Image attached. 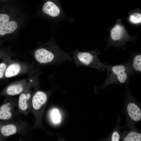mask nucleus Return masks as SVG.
Instances as JSON below:
<instances>
[{
  "mask_svg": "<svg viewBox=\"0 0 141 141\" xmlns=\"http://www.w3.org/2000/svg\"><path fill=\"white\" fill-rule=\"evenodd\" d=\"M106 68L107 77L104 83L101 86V88L112 84H124L133 72L128 63L118 65H107Z\"/></svg>",
  "mask_w": 141,
  "mask_h": 141,
  "instance_id": "1",
  "label": "nucleus"
},
{
  "mask_svg": "<svg viewBox=\"0 0 141 141\" xmlns=\"http://www.w3.org/2000/svg\"><path fill=\"white\" fill-rule=\"evenodd\" d=\"M49 94L40 90H37L33 92L31 110L35 119L34 124L32 127L33 130L43 128L42 119L49 98Z\"/></svg>",
  "mask_w": 141,
  "mask_h": 141,
  "instance_id": "2",
  "label": "nucleus"
},
{
  "mask_svg": "<svg viewBox=\"0 0 141 141\" xmlns=\"http://www.w3.org/2000/svg\"><path fill=\"white\" fill-rule=\"evenodd\" d=\"M26 122L21 120L9 122L0 121V134L5 139L15 134H19L24 137L31 136L33 130Z\"/></svg>",
  "mask_w": 141,
  "mask_h": 141,
  "instance_id": "3",
  "label": "nucleus"
},
{
  "mask_svg": "<svg viewBox=\"0 0 141 141\" xmlns=\"http://www.w3.org/2000/svg\"><path fill=\"white\" fill-rule=\"evenodd\" d=\"M73 57L77 66L89 67L101 71L106 68V64L100 61L95 51H76L74 53Z\"/></svg>",
  "mask_w": 141,
  "mask_h": 141,
  "instance_id": "4",
  "label": "nucleus"
},
{
  "mask_svg": "<svg viewBox=\"0 0 141 141\" xmlns=\"http://www.w3.org/2000/svg\"><path fill=\"white\" fill-rule=\"evenodd\" d=\"M33 94V92L28 89L20 94L16 106V111L20 115L26 116L31 112Z\"/></svg>",
  "mask_w": 141,
  "mask_h": 141,
  "instance_id": "5",
  "label": "nucleus"
},
{
  "mask_svg": "<svg viewBox=\"0 0 141 141\" xmlns=\"http://www.w3.org/2000/svg\"><path fill=\"white\" fill-rule=\"evenodd\" d=\"M34 57L37 61L41 64H56L60 62L56 54L44 48L36 50L34 53Z\"/></svg>",
  "mask_w": 141,
  "mask_h": 141,
  "instance_id": "6",
  "label": "nucleus"
},
{
  "mask_svg": "<svg viewBox=\"0 0 141 141\" xmlns=\"http://www.w3.org/2000/svg\"><path fill=\"white\" fill-rule=\"evenodd\" d=\"M126 110L127 119L132 122L136 123L140 120V108L133 99L131 98L128 100L126 105Z\"/></svg>",
  "mask_w": 141,
  "mask_h": 141,
  "instance_id": "7",
  "label": "nucleus"
},
{
  "mask_svg": "<svg viewBox=\"0 0 141 141\" xmlns=\"http://www.w3.org/2000/svg\"><path fill=\"white\" fill-rule=\"evenodd\" d=\"M30 87L24 81L15 83L8 86L0 92V96L7 97L20 95L29 89Z\"/></svg>",
  "mask_w": 141,
  "mask_h": 141,
  "instance_id": "8",
  "label": "nucleus"
},
{
  "mask_svg": "<svg viewBox=\"0 0 141 141\" xmlns=\"http://www.w3.org/2000/svg\"><path fill=\"white\" fill-rule=\"evenodd\" d=\"M23 68L21 64L16 62H10L5 71L3 78H10L17 75L22 72Z\"/></svg>",
  "mask_w": 141,
  "mask_h": 141,
  "instance_id": "9",
  "label": "nucleus"
},
{
  "mask_svg": "<svg viewBox=\"0 0 141 141\" xmlns=\"http://www.w3.org/2000/svg\"><path fill=\"white\" fill-rule=\"evenodd\" d=\"M43 12L52 17H56L60 14V9L55 3L51 1L46 2L42 9Z\"/></svg>",
  "mask_w": 141,
  "mask_h": 141,
  "instance_id": "10",
  "label": "nucleus"
},
{
  "mask_svg": "<svg viewBox=\"0 0 141 141\" xmlns=\"http://www.w3.org/2000/svg\"><path fill=\"white\" fill-rule=\"evenodd\" d=\"M20 114L17 111L10 112L0 110V121L9 122L15 121L19 116Z\"/></svg>",
  "mask_w": 141,
  "mask_h": 141,
  "instance_id": "11",
  "label": "nucleus"
},
{
  "mask_svg": "<svg viewBox=\"0 0 141 141\" xmlns=\"http://www.w3.org/2000/svg\"><path fill=\"white\" fill-rule=\"evenodd\" d=\"M49 117L51 121L54 125H57L61 122V114L57 108H54L50 110L49 112Z\"/></svg>",
  "mask_w": 141,
  "mask_h": 141,
  "instance_id": "12",
  "label": "nucleus"
},
{
  "mask_svg": "<svg viewBox=\"0 0 141 141\" xmlns=\"http://www.w3.org/2000/svg\"><path fill=\"white\" fill-rule=\"evenodd\" d=\"M123 141H141V134L136 130L128 132L124 137Z\"/></svg>",
  "mask_w": 141,
  "mask_h": 141,
  "instance_id": "13",
  "label": "nucleus"
},
{
  "mask_svg": "<svg viewBox=\"0 0 141 141\" xmlns=\"http://www.w3.org/2000/svg\"><path fill=\"white\" fill-rule=\"evenodd\" d=\"M122 27L119 25H116L111 29L110 36L114 41L119 40L121 37L123 32Z\"/></svg>",
  "mask_w": 141,
  "mask_h": 141,
  "instance_id": "14",
  "label": "nucleus"
},
{
  "mask_svg": "<svg viewBox=\"0 0 141 141\" xmlns=\"http://www.w3.org/2000/svg\"><path fill=\"white\" fill-rule=\"evenodd\" d=\"M133 72L140 73L141 71V55L138 54L134 57L131 64L130 63Z\"/></svg>",
  "mask_w": 141,
  "mask_h": 141,
  "instance_id": "15",
  "label": "nucleus"
},
{
  "mask_svg": "<svg viewBox=\"0 0 141 141\" xmlns=\"http://www.w3.org/2000/svg\"><path fill=\"white\" fill-rule=\"evenodd\" d=\"M7 8L4 5L0 4V25L9 21L10 17Z\"/></svg>",
  "mask_w": 141,
  "mask_h": 141,
  "instance_id": "16",
  "label": "nucleus"
},
{
  "mask_svg": "<svg viewBox=\"0 0 141 141\" xmlns=\"http://www.w3.org/2000/svg\"><path fill=\"white\" fill-rule=\"evenodd\" d=\"M9 59L5 57L0 63V79L3 78L5 71L10 63Z\"/></svg>",
  "mask_w": 141,
  "mask_h": 141,
  "instance_id": "17",
  "label": "nucleus"
},
{
  "mask_svg": "<svg viewBox=\"0 0 141 141\" xmlns=\"http://www.w3.org/2000/svg\"><path fill=\"white\" fill-rule=\"evenodd\" d=\"M129 20L133 24H139L141 22V14L138 13H133L130 16Z\"/></svg>",
  "mask_w": 141,
  "mask_h": 141,
  "instance_id": "18",
  "label": "nucleus"
},
{
  "mask_svg": "<svg viewBox=\"0 0 141 141\" xmlns=\"http://www.w3.org/2000/svg\"><path fill=\"white\" fill-rule=\"evenodd\" d=\"M118 129L115 128L112 132L110 136V141H119L120 136Z\"/></svg>",
  "mask_w": 141,
  "mask_h": 141,
  "instance_id": "19",
  "label": "nucleus"
},
{
  "mask_svg": "<svg viewBox=\"0 0 141 141\" xmlns=\"http://www.w3.org/2000/svg\"><path fill=\"white\" fill-rule=\"evenodd\" d=\"M6 57L5 53L3 51L0 50V59L1 58H4Z\"/></svg>",
  "mask_w": 141,
  "mask_h": 141,
  "instance_id": "20",
  "label": "nucleus"
},
{
  "mask_svg": "<svg viewBox=\"0 0 141 141\" xmlns=\"http://www.w3.org/2000/svg\"><path fill=\"white\" fill-rule=\"evenodd\" d=\"M0 141H6L5 139H4L0 134Z\"/></svg>",
  "mask_w": 141,
  "mask_h": 141,
  "instance_id": "21",
  "label": "nucleus"
}]
</instances>
